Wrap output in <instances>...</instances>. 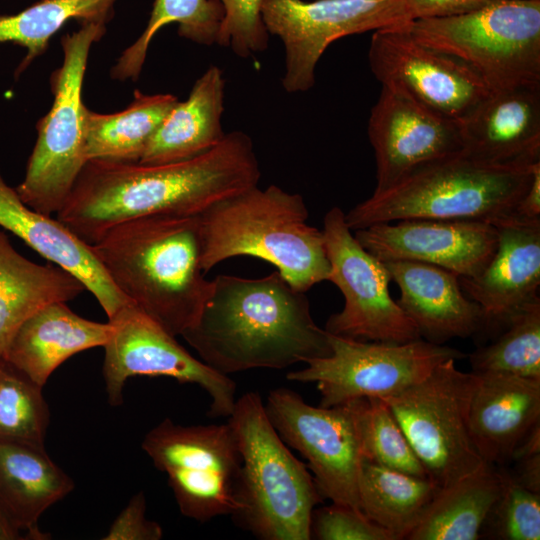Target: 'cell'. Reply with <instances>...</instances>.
<instances>
[{"label": "cell", "instance_id": "9", "mask_svg": "<svg viewBox=\"0 0 540 540\" xmlns=\"http://www.w3.org/2000/svg\"><path fill=\"white\" fill-rule=\"evenodd\" d=\"M449 359L401 393L383 399L399 423L426 474L439 488L485 463L469 429L470 401L477 374Z\"/></svg>", "mask_w": 540, "mask_h": 540}, {"label": "cell", "instance_id": "16", "mask_svg": "<svg viewBox=\"0 0 540 540\" xmlns=\"http://www.w3.org/2000/svg\"><path fill=\"white\" fill-rule=\"evenodd\" d=\"M406 25L374 31L368 50L372 73L381 85L399 87L427 108L459 121L489 88L467 63L420 43Z\"/></svg>", "mask_w": 540, "mask_h": 540}, {"label": "cell", "instance_id": "22", "mask_svg": "<svg viewBox=\"0 0 540 540\" xmlns=\"http://www.w3.org/2000/svg\"><path fill=\"white\" fill-rule=\"evenodd\" d=\"M384 263L400 290L396 302L417 326L421 338L442 344L482 331V310L465 295L456 273L417 261Z\"/></svg>", "mask_w": 540, "mask_h": 540}, {"label": "cell", "instance_id": "39", "mask_svg": "<svg viewBox=\"0 0 540 540\" xmlns=\"http://www.w3.org/2000/svg\"><path fill=\"white\" fill-rule=\"evenodd\" d=\"M144 493L138 492L131 497L124 509L113 521L104 540H160L163 529L156 521L146 515Z\"/></svg>", "mask_w": 540, "mask_h": 540}, {"label": "cell", "instance_id": "15", "mask_svg": "<svg viewBox=\"0 0 540 540\" xmlns=\"http://www.w3.org/2000/svg\"><path fill=\"white\" fill-rule=\"evenodd\" d=\"M104 345L103 377L108 402L123 403L126 381L135 376L170 377L195 384L210 397L211 417H229L236 402V383L181 346L175 336L133 303L122 308Z\"/></svg>", "mask_w": 540, "mask_h": 540}, {"label": "cell", "instance_id": "7", "mask_svg": "<svg viewBox=\"0 0 540 540\" xmlns=\"http://www.w3.org/2000/svg\"><path fill=\"white\" fill-rule=\"evenodd\" d=\"M420 43L467 63L490 91L540 86V0H489L460 15L414 19Z\"/></svg>", "mask_w": 540, "mask_h": 540}, {"label": "cell", "instance_id": "11", "mask_svg": "<svg viewBox=\"0 0 540 540\" xmlns=\"http://www.w3.org/2000/svg\"><path fill=\"white\" fill-rule=\"evenodd\" d=\"M366 403L367 398H360L316 407L291 389L277 388L264 404L280 438L307 460L321 497L358 510Z\"/></svg>", "mask_w": 540, "mask_h": 540}, {"label": "cell", "instance_id": "32", "mask_svg": "<svg viewBox=\"0 0 540 540\" xmlns=\"http://www.w3.org/2000/svg\"><path fill=\"white\" fill-rule=\"evenodd\" d=\"M222 18L223 8L218 0H154L145 29L117 58L110 70L111 78L137 80L150 44L164 26L176 23L181 38L211 46L217 43Z\"/></svg>", "mask_w": 540, "mask_h": 540}, {"label": "cell", "instance_id": "12", "mask_svg": "<svg viewBox=\"0 0 540 540\" xmlns=\"http://www.w3.org/2000/svg\"><path fill=\"white\" fill-rule=\"evenodd\" d=\"M328 339V356L308 360L303 369L286 374L289 381L315 383L323 407L395 396L424 379L440 363L466 357L458 349L422 338L403 343L365 342L328 333Z\"/></svg>", "mask_w": 540, "mask_h": 540}, {"label": "cell", "instance_id": "10", "mask_svg": "<svg viewBox=\"0 0 540 540\" xmlns=\"http://www.w3.org/2000/svg\"><path fill=\"white\" fill-rule=\"evenodd\" d=\"M141 447L167 475L182 515L203 523L235 514L241 455L228 422L184 426L165 418Z\"/></svg>", "mask_w": 540, "mask_h": 540}, {"label": "cell", "instance_id": "37", "mask_svg": "<svg viewBox=\"0 0 540 540\" xmlns=\"http://www.w3.org/2000/svg\"><path fill=\"white\" fill-rule=\"evenodd\" d=\"M218 1L223 8V18L216 44L231 49L241 58L264 52L270 38L261 14L265 0Z\"/></svg>", "mask_w": 540, "mask_h": 540}, {"label": "cell", "instance_id": "13", "mask_svg": "<svg viewBox=\"0 0 540 540\" xmlns=\"http://www.w3.org/2000/svg\"><path fill=\"white\" fill-rule=\"evenodd\" d=\"M261 14L269 35L282 42L288 93L314 86L316 66L334 41L414 20L409 0H265Z\"/></svg>", "mask_w": 540, "mask_h": 540}, {"label": "cell", "instance_id": "18", "mask_svg": "<svg viewBox=\"0 0 540 540\" xmlns=\"http://www.w3.org/2000/svg\"><path fill=\"white\" fill-rule=\"evenodd\" d=\"M361 246L382 262L409 260L474 277L492 259L496 227L473 220L407 219L353 231Z\"/></svg>", "mask_w": 540, "mask_h": 540}, {"label": "cell", "instance_id": "42", "mask_svg": "<svg viewBox=\"0 0 540 540\" xmlns=\"http://www.w3.org/2000/svg\"><path fill=\"white\" fill-rule=\"evenodd\" d=\"M518 472L513 477L527 489L540 493V454L517 461Z\"/></svg>", "mask_w": 540, "mask_h": 540}, {"label": "cell", "instance_id": "31", "mask_svg": "<svg viewBox=\"0 0 540 540\" xmlns=\"http://www.w3.org/2000/svg\"><path fill=\"white\" fill-rule=\"evenodd\" d=\"M118 0H38L12 14H0V43L23 47L17 79L46 52L50 39L69 21L105 24L113 18Z\"/></svg>", "mask_w": 540, "mask_h": 540}, {"label": "cell", "instance_id": "41", "mask_svg": "<svg viewBox=\"0 0 540 540\" xmlns=\"http://www.w3.org/2000/svg\"><path fill=\"white\" fill-rule=\"evenodd\" d=\"M513 217L523 220H540V160L532 165L529 186L519 201Z\"/></svg>", "mask_w": 540, "mask_h": 540}, {"label": "cell", "instance_id": "19", "mask_svg": "<svg viewBox=\"0 0 540 540\" xmlns=\"http://www.w3.org/2000/svg\"><path fill=\"white\" fill-rule=\"evenodd\" d=\"M494 226L498 243L492 259L481 273L459 282L482 310V331L497 335L540 299V220L511 216Z\"/></svg>", "mask_w": 540, "mask_h": 540}, {"label": "cell", "instance_id": "20", "mask_svg": "<svg viewBox=\"0 0 540 540\" xmlns=\"http://www.w3.org/2000/svg\"><path fill=\"white\" fill-rule=\"evenodd\" d=\"M463 154L498 165L540 160V86L490 91L459 121Z\"/></svg>", "mask_w": 540, "mask_h": 540}, {"label": "cell", "instance_id": "17", "mask_svg": "<svg viewBox=\"0 0 540 540\" xmlns=\"http://www.w3.org/2000/svg\"><path fill=\"white\" fill-rule=\"evenodd\" d=\"M367 131L376 162L373 193L424 166L463 153L458 120L427 108L393 85H382Z\"/></svg>", "mask_w": 540, "mask_h": 540}, {"label": "cell", "instance_id": "1", "mask_svg": "<svg viewBox=\"0 0 540 540\" xmlns=\"http://www.w3.org/2000/svg\"><path fill=\"white\" fill-rule=\"evenodd\" d=\"M260 177L251 137L235 130L210 151L186 161L159 165L87 161L56 218L91 245L130 220L201 215L257 186Z\"/></svg>", "mask_w": 540, "mask_h": 540}, {"label": "cell", "instance_id": "5", "mask_svg": "<svg viewBox=\"0 0 540 540\" xmlns=\"http://www.w3.org/2000/svg\"><path fill=\"white\" fill-rule=\"evenodd\" d=\"M532 165L490 164L463 153L455 155L373 193L346 213L345 221L352 231L407 219L473 220L495 225L513 216L529 186Z\"/></svg>", "mask_w": 540, "mask_h": 540}, {"label": "cell", "instance_id": "23", "mask_svg": "<svg viewBox=\"0 0 540 540\" xmlns=\"http://www.w3.org/2000/svg\"><path fill=\"white\" fill-rule=\"evenodd\" d=\"M74 489L45 444L0 440V515L22 539L46 540L38 521Z\"/></svg>", "mask_w": 540, "mask_h": 540}, {"label": "cell", "instance_id": "14", "mask_svg": "<svg viewBox=\"0 0 540 540\" xmlns=\"http://www.w3.org/2000/svg\"><path fill=\"white\" fill-rule=\"evenodd\" d=\"M323 235L330 262L328 281L344 297L325 330L358 340L403 343L421 338L413 321L389 292L390 273L384 262L364 249L337 206L324 216Z\"/></svg>", "mask_w": 540, "mask_h": 540}, {"label": "cell", "instance_id": "21", "mask_svg": "<svg viewBox=\"0 0 540 540\" xmlns=\"http://www.w3.org/2000/svg\"><path fill=\"white\" fill-rule=\"evenodd\" d=\"M0 228L8 230L49 262L79 279L111 320L132 303L106 274L90 244L65 224L28 206L0 172Z\"/></svg>", "mask_w": 540, "mask_h": 540}, {"label": "cell", "instance_id": "3", "mask_svg": "<svg viewBox=\"0 0 540 540\" xmlns=\"http://www.w3.org/2000/svg\"><path fill=\"white\" fill-rule=\"evenodd\" d=\"M91 247L119 291L170 334L197 322L213 288L201 265L200 215L130 220Z\"/></svg>", "mask_w": 540, "mask_h": 540}, {"label": "cell", "instance_id": "38", "mask_svg": "<svg viewBox=\"0 0 540 540\" xmlns=\"http://www.w3.org/2000/svg\"><path fill=\"white\" fill-rule=\"evenodd\" d=\"M310 537L319 540H394L360 510L336 503L313 510Z\"/></svg>", "mask_w": 540, "mask_h": 540}, {"label": "cell", "instance_id": "28", "mask_svg": "<svg viewBox=\"0 0 540 540\" xmlns=\"http://www.w3.org/2000/svg\"><path fill=\"white\" fill-rule=\"evenodd\" d=\"M170 93L146 94L136 89L131 103L115 113L83 111L87 161L138 163L150 139L178 102Z\"/></svg>", "mask_w": 540, "mask_h": 540}, {"label": "cell", "instance_id": "44", "mask_svg": "<svg viewBox=\"0 0 540 540\" xmlns=\"http://www.w3.org/2000/svg\"><path fill=\"white\" fill-rule=\"evenodd\" d=\"M0 540H22V537L5 522L1 515Z\"/></svg>", "mask_w": 540, "mask_h": 540}, {"label": "cell", "instance_id": "26", "mask_svg": "<svg viewBox=\"0 0 540 540\" xmlns=\"http://www.w3.org/2000/svg\"><path fill=\"white\" fill-rule=\"evenodd\" d=\"M225 77L215 65L194 83L189 96L178 101L164 118L138 163L169 164L198 157L217 146L222 126Z\"/></svg>", "mask_w": 540, "mask_h": 540}, {"label": "cell", "instance_id": "27", "mask_svg": "<svg viewBox=\"0 0 540 540\" xmlns=\"http://www.w3.org/2000/svg\"><path fill=\"white\" fill-rule=\"evenodd\" d=\"M86 290L63 268L51 262L37 264L22 256L0 228V358L32 314L53 302H69Z\"/></svg>", "mask_w": 540, "mask_h": 540}, {"label": "cell", "instance_id": "33", "mask_svg": "<svg viewBox=\"0 0 540 540\" xmlns=\"http://www.w3.org/2000/svg\"><path fill=\"white\" fill-rule=\"evenodd\" d=\"M476 374L540 380V299L517 315L489 345L469 356Z\"/></svg>", "mask_w": 540, "mask_h": 540}, {"label": "cell", "instance_id": "40", "mask_svg": "<svg viewBox=\"0 0 540 540\" xmlns=\"http://www.w3.org/2000/svg\"><path fill=\"white\" fill-rule=\"evenodd\" d=\"M489 0H409L414 19L440 18L473 11Z\"/></svg>", "mask_w": 540, "mask_h": 540}, {"label": "cell", "instance_id": "6", "mask_svg": "<svg viewBox=\"0 0 540 540\" xmlns=\"http://www.w3.org/2000/svg\"><path fill=\"white\" fill-rule=\"evenodd\" d=\"M228 423L241 455L237 523L262 540H309L312 512L323 502L306 464L271 424L257 392L236 400Z\"/></svg>", "mask_w": 540, "mask_h": 540}, {"label": "cell", "instance_id": "30", "mask_svg": "<svg viewBox=\"0 0 540 540\" xmlns=\"http://www.w3.org/2000/svg\"><path fill=\"white\" fill-rule=\"evenodd\" d=\"M439 489L429 478L364 460L358 482L359 507L394 540L407 539Z\"/></svg>", "mask_w": 540, "mask_h": 540}, {"label": "cell", "instance_id": "4", "mask_svg": "<svg viewBox=\"0 0 540 540\" xmlns=\"http://www.w3.org/2000/svg\"><path fill=\"white\" fill-rule=\"evenodd\" d=\"M308 216L303 197L277 185H257L216 203L200 215L204 273L226 259L251 256L308 291L331 270L323 231L309 225Z\"/></svg>", "mask_w": 540, "mask_h": 540}, {"label": "cell", "instance_id": "24", "mask_svg": "<svg viewBox=\"0 0 540 540\" xmlns=\"http://www.w3.org/2000/svg\"><path fill=\"white\" fill-rule=\"evenodd\" d=\"M540 421V380L505 374H477L469 408V429L485 463L511 460L519 441Z\"/></svg>", "mask_w": 540, "mask_h": 540}, {"label": "cell", "instance_id": "43", "mask_svg": "<svg viewBox=\"0 0 540 540\" xmlns=\"http://www.w3.org/2000/svg\"><path fill=\"white\" fill-rule=\"evenodd\" d=\"M540 454V421L534 424L515 447L511 460L518 461Z\"/></svg>", "mask_w": 540, "mask_h": 540}, {"label": "cell", "instance_id": "25", "mask_svg": "<svg viewBox=\"0 0 540 540\" xmlns=\"http://www.w3.org/2000/svg\"><path fill=\"white\" fill-rule=\"evenodd\" d=\"M111 332L109 321L88 320L73 312L66 302H53L18 328L3 358L44 387L63 362L82 351L104 347Z\"/></svg>", "mask_w": 540, "mask_h": 540}, {"label": "cell", "instance_id": "35", "mask_svg": "<svg viewBox=\"0 0 540 540\" xmlns=\"http://www.w3.org/2000/svg\"><path fill=\"white\" fill-rule=\"evenodd\" d=\"M365 460L428 478L387 403L380 398H367L364 414Z\"/></svg>", "mask_w": 540, "mask_h": 540}, {"label": "cell", "instance_id": "8", "mask_svg": "<svg viewBox=\"0 0 540 540\" xmlns=\"http://www.w3.org/2000/svg\"><path fill=\"white\" fill-rule=\"evenodd\" d=\"M80 25L61 38L62 64L50 76L52 106L36 123V142L15 188L28 206L50 216L62 208L87 162L82 88L90 50L107 28Z\"/></svg>", "mask_w": 540, "mask_h": 540}, {"label": "cell", "instance_id": "34", "mask_svg": "<svg viewBox=\"0 0 540 540\" xmlns=\"http://www.w3.org/2000/svg\"><path fill=\"white\" fill-rule=\"evenodd\" d=\"M42 390L0 358V440L45 444L50 412Z\"/></svg>", "mask_w": 540, "mask_h": 540}, {"label": "cell", "instance_id": "29", "mask_svg": "<svg viewBox=\"0 0 540 540\" xmlns=\"http://www.w3.org/2000/svg\"><path fill=\"white\" fill-rule=\"evenodd\" d=\"M502 472L485 464L439 489L408 540H476L499 497Z\"/></svg>", "mask_w": 540, "mask_h": 540}, {"label": "cell", "instance_id": "36", "mask_svg": "<svg viewBox=\"0 0 540 540\" xmlns=\"http://www.w3.org/2000/svg\"><path fill=\"white\" fill-rule=\"evenodd\" d=\"M502 488L485 524L493 538L502 540L540 539V493L502 472Z\"/></svg>", "mask_w": 540, "mask_h": 540}, {"label": "cell", "instance_id": "2", "mask_svg": "<svg viewBox=\"0 0 540 540\" xmlns=\"http://www.w3.org/2000/svg\"><path fill=\"white\" fill-rule=\"evenodd\" d=\"M197 322L181 336L224 375L284 369L331 353L305 292L276 270L255 279L218 275Z\"/></svg>", "mask_w": 540, "mask_h": 540}]
</instances>
